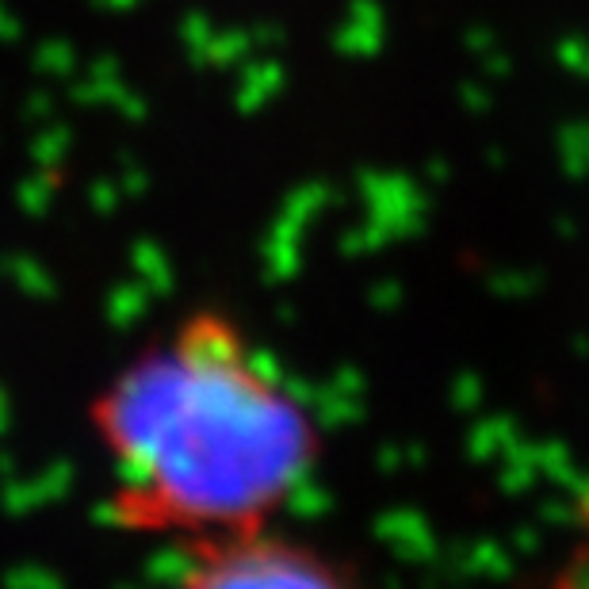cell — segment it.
Returning a JSON list of instances; mask_svg holds the SVG:
<instances>
[{"mask_svg": "<svg viewBox=\"0 0 589 589\" xmlns=\"http://www.w3.org/2000/svg\"><path fill=\"white\" fill-rule=\"evenodd\" d=\"M111 471L103 521L176 544L272 524L326 451L318 414L246 326L196 306L88 399Z\"/></svg>", "mask_w": 589, "mask_h": 589, "instance_id": "6da1fadb", "label": "cell"}, {"mask_svg": "<svg viewBox=\"0 0 589 589\" xmlns=\"http://www.w3.org/2000/svg\"><path fill=\"white\" fill-rule=\"evenodd\" d=\"M168 589H368L329 547L272 524L192 539Z\"/></svg>", "mask_w": 589, "mask_h": 589, "instance_id": "7a4b0ae2", "label": "cell"}]
</instances>
